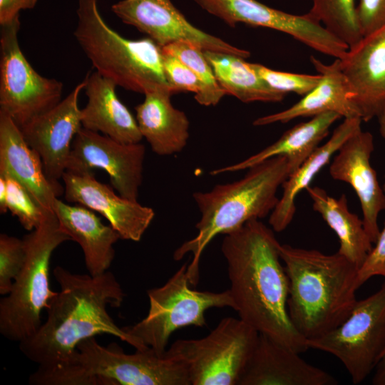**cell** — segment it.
Returning <instances> with one entry per match:
<instances>
[{
	"instance_id": "obj_21",
	"label": "cell",
	"mask_w": 385,
	"mask_h": 385,
	"mask_svg": "<svg viewBox=\"0 0 385 385\" xmlns=\"http://www.w3.org/2000/svg\"><path fill=\"white\" fill-rule=\"evenodd\" d=\"M310 61L322 76L317 86L289 108L257 118L254 125L285 123L299 117H314L327 112L337 113L344 118H361L353 102L349 85L340 68L339 58L325 64L312 56Z\"/></svg>"
},
{
	"instance_id": "obj_20",
	"label": "cell",
	"mask_w": 385,
	"mask_h": 385,
	"mask_svg": "<svg viewBox=\"0 0 385 385\" xmlns=\"http://www.w3.org/2000/svg\"><path fill=\"white\" fill-rule=\"evenodd\" d=\"M0 175L19 181L46 211L54 212L56 198L64 188L46 177L39 155L25 141L19 127L0 111Z\"/></svg>"
},
{
	"instance_id": "obj_36",
	"label": "cell",
	"mask_w": 385,
	"mask_h": 385,
	"mask_svg": "<svg viewBox=\"0 0 385 385\" xmlns=\"http://www.w3.org/2000/svg\"><path fill=\"white\" fill-rule=\"evenodd\" d=\"M374 244L364 262L358 270V289L374 276H382L385 278V222Z\"/></svg>"
},
{
	"instance_id": "obj_27",
	"label": "cell",
	"mask_w": 385,
	"mask_h": 385,
	"mask_svg": "<svg viewBox=\"0 0 385 385\" xmlns=\"http://www.w3.org/2000/svg\"><path fill=\"white\" fill-rule=\"evenodd\" d=\"M306 190L312 201L313 210L337 234L339 241L338 252L359 269L373 247L363 220L349 211L345 195L336 199L319 187L309 186Z\"/></svg>"
},
{
	"instance_id": "obj_10",
	"label": "cell",
	"mask_w": 385,
	"mask_h": 385,
	"mask_svg": "<svg viewBox=\"0 0 385 385\" xmlns=\"http://www.w3.org/2000/svg\"><path fill=\"white\" fill-rule=\"evenodd\" d=\"M307 345L337 357L352 383L361 384L374 370L385 349V282L375 293L357 301L341 324L307 339Z\"/></svg>"
},
{
	"instance_id": "obj_18",
	"label": "cell",
	"mask_w": 385,
	"mask_h": 385,
	"mask_svg": "<svg viewBox=\"0 0 385 385\" xmlns=\"http://www.w3.org/2000/svg\"><path fill=\"white\" fill-rule=\"evenodd\" d=\"M364 121L385 113V26L363 36L339 59Z\"/></svg>"
},
{
	"instance_id": "obj_38",
	"label": "cell",
	"mask_w": 385,
	"mask_h": 385,
	"mask_svg": "<svg viewBox=\"0 0 385 385\" xmlns=\"http://www.w3.org/2000/svg\"><path fill=\"white\" fill-rule=\"evenodd\" d=\"M374 371L372 384L374 385H385V349Z\"/></svg>"
},
{
	"instance_id": "obj_33",
	"label": "cell",
	"mask_w": 385,
	"mask_h": 385,
	"mask_svg": "<svg viewBox=\"0 0 385 385\" xmlns=\"http://www.w3.org/2000/svg\"><path fill=\"white\" fill-rule=\"evenodd\" d=\"M26 248L23 239L0 235V294L6 295L12 288L16 279L24 267Z\"/></svg>"
},
{
	"instance_id": "obj_13",
	"label": "cell",
	"mask_w": 385,
	"mask_h": 385,
	"mask_svg": "<svg viewBox=\"0 0 385 385\" xmlns=\"http://www.w3.org/2000/svg\"><path fill=\"white\" fill-rule=\"evenodd\" d=\"M145 155V148L140 143H120L82 127L73 140L66 170H103L118 194L137 200Z\"/></svg>"
},
{
	"instance_id": "obj_9",
	"label": "cell",
	"mask_w": 385,
	"mask_h": 385,
	"mask_svg": "<svg viewBox=\"0 0 385 385\" xmlns=\"http://www.w3.org/2000/svg\"><path fill=\"white\" fill-rule=\"evenodd\" d=\"M258 336L241 319L225 317L202 339L176 340L165 354L185 364L191 385H237Z\"/></svg>"
},
{
	"instance_id": "obj_35",
	"label": "cell",
	"mask_w": 385,
	"mask_h": 385,
	"mask_svg": "<svg viewBox=\"0 0 385 385\" xmlns=\"http://www.w3.org/2000/svg\"><path fill=\"white\" fill-rule=\"evenodd\" d=\"M356 14L362 36L369 35L385 26V0H359Z\"/></svg>"
},
{
	"instance_id": "obj_1",
	"label": "cell",
	"mask_w": 385,
	"mask_h": 385,
	"mask_svg": "<svg viewBox=\"0 0 385 385\" xmlns=\"http://www.w3.org/2000/svg\"><path fill=\"white\" fill-rule=\"evenodd\" d=\"M53 274L60 290L46 309V319L32 337L19 342L21 352L38 364L30 384L46 385L72 362L80 342L98 334L112 335L138 350L148 348L119 327L108 313V307H120L125 297L111 272L92 276L56 266Z\"/></svg>"
},
{
	"instance_id": "obj_26",
	"label": "cell",
	"mask_w": 385,
	"mask_h": 385,
	"mask_svg": "<svg viewBox=\"0 0 385 385\" xmlns=\"http://www.w3.org/2000/svg\"><path fill=\"white\" fill-rule=\"evenodd\" d=\"M360 118H344L333 131L331 138L319 146L310 156L282 185V197L270 213L269 224L275 232L285 230L292 222L296 212L297 195L306 190L316 175L329 163L332 155L354 133L361 129Z\"/></svg>"
},
{
	"instance_id": "obj_22",
	"label": "cell",
	"mask_w": 385,
	"mask_h": 385,
	"mask_svg": "<svg viewBox=\"0 0 385 385\" xmlns=\"http://www.w3.org/2000/svg\"><path fill=\"white\" fill-rule=\"evenodd\" d=\"M84 80L88 101L81 109L82 127L120 143H140L143 136L136 119L118 98L115 83L97 71Z\"/></svg>"
},
{
	"instance_id": "obj_19",
	"label": "cell",
	"mask_w": 385,
	"mask_h": 385,
	"mask_svg": "<svg viewBox=\"0 0 385 385\" xmlns=\"http://www.w3.org/2000/svg\"><path fill=\"white\" fill-rule=\"evenodd\" d=\"M337 379L299 353L260 334L237 385H334Z\"/></svg>"
},
{
	"instance_id": "obj_11",
	"label": "cell",
	"mask_w": 385,
	"mask_h": 385,
	"mask_svg": "<svg viewBox=\"0 0 385 385\" xmlns=\"http://www.w3.org/2000/svg\"><path fill=\"white\" fill-rule=\"evenodd\" d=\"M19 18L1 25L0 111L20 128L61 101L63 83L38 73L20 48Z\"/></svg>"
},
{
	"instance_id": "obj_3",
	"label": "cell",
	"mask_w": 385,
	"mask_h": 385,
	"mask_svg": "<svg viewBox=\"0 0 385 385\" xmlns=\"http://www.w3.org/2000/svg\"><path fill=\"white\" fill-rule=\"evenodd\" d=\"M289 279L287 310L297 332L307 340L341 324L357 300L358 268L338 252L279 246Z\"/></svg>"
},
{
	"instance_id": "obj_25",
	"label": "cell",
	"mask_w": 385,
	"mask_h": 385,
	"mask_svg": "<svg viewBox=\"0 0 385 385\" xmlns=\"http://www.w3.org/2000/svg\"><path fill=\"white\" fill-rule=\"evenodd\" d=\"M342 116L334 112L324 113L287 130L274 143L244 160L212 170L211 175L248 169L275 156H284L288 161L289 175L295 171L319 147L327 136L330 127Z\"/></svg>"
},
{
	"instance_id": "obj_39",
	"label": "cell",
	"mask_w": 385,
	"mask_h": 385,
	"mask_svg": "<svg viewBox=\"0 0 385 385\" xmlns=\"http://www.w3.org/2000/svg\"><path fill=\"white\" fill-rule=\"evenodd\" d=\"M8 211L6 207V182L3 175H0V212L5 213Z\"/></svg>"
},
{
	"instance_id": "obj_8",
	"label": "cell",
	"mask_w": 385,
	"mask_h": 385,
	"mask_svg": "<svg viewBox=\"0 0 385 385\" xmlns=\"http://www.w3.org/2000/svg\"><path fill=\"white\" fill-rule=\"evenodd\" d=\"M188 263L159 287L148 290V314L124 330L159 356H164L171 334L188 326H205V312L211 308L234 307L229 289L221 292L198 291L190 287Z\"/></svg>"
},
{
	"instance_id": "obj_24",
	"label": "cell",
	"mask_w": 385,
	"mask_h": 385,
	"mask_svg": "<svg viewBox=\"0 0 385 385\" xmlns=\"http://www.w3.org/2000/svg\"><path fill=\"white\" fill-rule=\"evenodd\" d=\"M174 93L168 88L148 91L144 101L135 108L143 138L159 155L181 152L189 138L190 122L183 111L173 106L170 97Z\"/></svg>"
},
{
	"instance_id": "obj_12",
	"label": "cell",
	"mask_w": 385,
	"mask_h": 385,
	"mask_svg": "<svg viewBox=\"0 0 385 385\" xmlns=\"http://www.w3.org/2000/svg\"><path fill=\"white\" fill-rule=\"evenodd\" d=\"M204 10L231 27L237 23L272 29L285 33L322 54L342 58L349 46L339 40L309 12L303 15L286 13L256 0H193Z\"/></svg>"
},
{
	"instance_id": "obj_30",
	"label": "cell",
	"mask_w": 385,
	"mask_h": 385,
	"mask_svg": "<svg viewBox=\"0 0 385 385\" xmlns=\"http://www.w3.org/2000/svg\"><path fill=\"white\" fill-rule=\"evenodd\" d=\"M161 49L178 58L195 73L201 83L200 92L195 95L198 103L205 106H215L225 95L201 48L186 41H178Z\"/></svg>"
},
{
	"instance_id": "obj_17",
	"label": "cell",
	"mask_w": 385,
	"mask_h": 385,
	"mask_svg": "<svg viewBox=\"0 0 385 385\" xmlns=\"http://www.w3.org/2000/svg\"><path fill=\"white\" fill-rule=\"evenodd\" d=\"M374 148L371 133L360 129L342 145L329 166V173L334 180L349 184L355 191L361 207L364 229L373 244L380 233L379 215L385 210V192L370 163Z\"/></svg>"
},
{
	"instance_id": "obj_23",
	"label": "cell",
	"mask_w": 385,
	"mask_h": 385,
	"mask_svg": "<svg viewBox=\"0 0 385 385\" xmlns=\"http://www.w3.org/2000/svg\"><path fill=\"white\" fill-rule=\"evenodd\" d=\"M53 211L61 228L81 247L88 273L97 276L108 271L115 257L113 245L120 239L118 232L104 225L91 209L58 197Z\"/></svg>"
},
{
	"instance_id": "obj_34",
	"label": "cell",
	"mask_w": 385,
	"mask_h": 385,
	"mask_svg": "<svg viewBox=\"0 0 385 385\" xmlns=\"http://www.w3.org/2000/svg\"><path fill=\"white\" fill-rule=\"evenodd\" d=\"M166 80L175 92L190 91L198 94L201 83L195 73L176 57L162 51Z\"/></svg>"
},
{
	"instance_id": "obj_6",
	"label": "cell",
	"mask_w": 385,
	"mask_h": 385,
	"mask_svg": "<svg viewBox=\"0 0 385 385\" xmlns=\"http://www.w3.org/2000/svg\"><path fill=\"white\" fill-rule=\"evenodd\" d=\"M49 385H191L185 364L148 347L126 354L116 344L103 346L96 337L80 342L72 362Z\"/></svg>"
},
{
	"instance_id": "obj_31",
	"label": "cell",
	"mask_w": 385,
	"mask_h": 385,
	"mask_svg": "<svg viewBox=\"0 0 385 385\" xmlns=\"http://www.w3.org/2000/svg\"><path fill=\"white\" fill-rule=\"evenodd\" d=\"M3 176L6 182L7 210L18 218L25 230L33 231L41 224L48 212H54L44 210L16 179Z\"/></svg>"
},
{
	"instance_id": "obj_28",
	"label": "cell",
	"mask_w": 385,
	"mask_h": 385,
	"mask_svg": "<svg viewBox=\"0 0 385 385\" xmlns=\"http://www.w3.org/2000/svg\"><path fill=\"white\" fill-rule=\"evenodd\" d=\"M204 55L225 94L244 103L279 102L284 99L285 94L271 88L244 58L210 51H204Z\"/></svg>"
},
{
	"instance_id": "obj_40",
	"label": "cell",
	"mask_w": 385,
	"mask_h": 385,
	"mask_svg": "<svg viewBox=\"0 0 385 385\" xmlns=\"http://www.w3.org/2000/svg\"><path fill=\"white\" fill-rule=\"evenodd\" d=\"M378 118L379 124V132L381 135L385 138V113L381 115ZM383 190L385 192V181L383 185Z\"/></svg>"
},
{
	"instance_id": "obj_32",
	"label": "cell",
	"mask_w": 385,
	"mask_h": 385,
	"mask_svg": "<svg viewBox=\"0 0 385 385\" xmlns=\"http://www.w3.org/2000/svg\"><path fill=\"white\" fill-rule=\"evenodd\" d=\"M250 65L271 88L285 95L292 92L303 96L315 88L322 78L319 73H294L272 70L259 63Z\"/></svg>"
},
{
	"instance_id": "obj_4",
	"label": "cell",
	"mask_w": 385,
	"mask_h": 385,
	"mask_svg": "<svg viewBox=\"0 0 385 385\" xmlns=\"http://www.w3.org/2000/svg\"><path fill=\"white\" fill-rule=\"evenodd\" d=\"M289 175L284 156H275L250 168L237 181L215 185L207 192H195L193 199L200 212L197 235L183 243L174 253L175 260L191 253L188 265L189 283L199 281L200 260L205 247L217 235L234 231L249 220L267 216L276 207L277 192Z\"/></svg>"
},
{
	"instance_id": "obj_15",
	"label": "cell",
	"mask_w": 385,
	"mask_h": 385,
	"mask_svg": "<svg viewBox=\"0 0 385 385\" xmlns=\"http://www.w3.org/2000/svg\"><path fill=\"white\" fill-rule=\"evenodd\" d=\"M85 86L83 80L56 106L19 128L26 143L39 155L46 177L59 188L73 140L82 128L78 98Z\"/></svg>"
},
{
	"instance_id": "obj_14",
	"label": "cell",
	"mask_w": 385,
	"mask_h": 385,
	"mask_svg": "<svg viewBox=\"0 0 385 385\" xmlns=\"http://www.w3.org/2000/svg\"><path fill=\"white\" fill-rule=\"evenodd\" d=\"M111 11L125 24L146 34L160 47L178 41L190 42L203 51L247 58L250 53L192 25L170 0H122Z\"/></svg>"
},
{
	"instance_id": "obj_37",
	"label": "cell",
	"mask_w": 385,
	"mask_h": 385,
	"mask_svg": "<svg viewBox=\"0 0 385 385\" xmlns=\"http://www.w3.org/2000/svg\"><path fill=\"white\" fill-rule=\"evenodd\" d=\"M38 0H0V25L19 18L22 10L33 9Z\"/></svg>"
},
{
	"instance_id": "obj_29",
	"label": "cell",
	"mask_w": 385,
	"mask_h": 385,
	"mask_svg": "<svg viewBox=\"0 0 385 385\" xmlns=\"http://www.w3.org/2000/svg\"><path fill=\"white\" fill-rule=\"evenodd\" d=\"M309 13L349 48L361 38L355 0H312Z\"/></svg>"
},
{
	"instance_id": "obj_7",
	"label": "cell",
	"mask_w": 385,
	"mask_h": 385,
	"mask_svg": "<svg viewBox=\"0 0 385 385\" xmlns=\"http://www.w3.org/2000/svg\"><path fill=\"white\" fill-rule=\"evenodd\" d=\"M23 240L24 267L10 292L0 300V333L19 343L32 337L41 327V314L57 294L50 284L52 254L62 243L71 240L54 212H48L41 224Z\"/></svg>"
},
{
	"instance_id": "obj_5",
	"label": "cell",
	"mask_w": 385,
	"mask_h": 385,
	"mask_svg": "<svg viewBox=\"0 0 385 385\" xmlns=\"http://www.w3.org/2000/svg\"><path fill=\"white\" fill-rule=\"evenodd\" d=\"M97 2L78 0L73 32L96 71L117 86L143 94L157 88L172 89L164 73L161 47L148 37L129 40L118 34L106 23Z\"/></svg>"
},
{
	"instance_id": "obj_16",
	"label": "cell",
	"mask_w": 385,
	"mask_h": 385,
	"mask_svg": "<svg viewBox=\"0 0 385 385\" xmlns=\"http://www.w3.org/2000/svg\"><path fill=\"white\" fill-rule=\"evenodd\" d=\"M62 180L65 200L103 215L122 240L140 241L154 218L151 207L115 194L113 188L99 182L93 171L66 170Z\"/></svg>"
},
{
	"instance_id": "obj_2",
	"label": "cell",
	"mask_w": 385,
	"mask_h": 385,
	"mask_svg": "<svg viewBox=\"0 0 385 385\" xmlns=\"http://www.w3.org/2000/svg\"><path fill=\"white\" fill-rule=\"evenodd\" d=\"M225 235L221 250L240 319L299 354L307 350V339L289 317V279L273 230L254 219Z\"/></svg>"
}]
</instances>
